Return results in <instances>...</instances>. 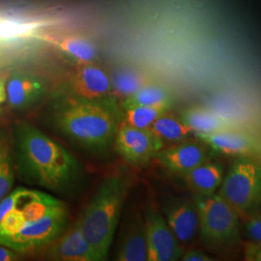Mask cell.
Listing matches in <instances>:
<instances>
[{
	"label": "cell",
	"mask_w": 261,
	"mask_h": 261,
	"mask_svg": "<svg viewBox=\"0 0 261 261\" xmlns=\"http://www.w3.org/2000/svg\"><path fill=\"white\" fill-rule=\"evenodd\" d=\"M19 258V252L0 244V261H15Z\"/></svg>",
	"instance_id": "cell-30"
},
{
	"label": "cell",
	"mask_w": 261,
	"mask_h": 261,
	"mask_svg": "<svg viewBox=\"0 0 261 261\" xmlns=\"http://www.w3.org/2000/svg\"><path fill=\"white\" fill-rule=\"evenodd\" d=\"M62 92L84 100H100L111 97V75L96 63L76 65Z\"/></svg>",
	"instance_id": "cell-9"
},
{
	"label": "cell",
	"mask_w": 261,
	"mask_h": 261,
	"mask_svg": "<svg viewBox=\"0 0 261 261\" xmlns=\"http://www.w3.org/2000/svg\"><path fill=\"white\" fill-rule=\"evenodd\" d=\"M169 106H138L120 108L122 121L133 127L147 129L166 112H170Z\"/></svg>",
	"instance_id": "cell-24"
},
{
	"label": "cell",
	"mask_w": 261,
	"mask_h": 261,
	"mask_svg": "<svg viewBox=\"0 0 261 261\" xmlns=\"http://www.w3.org/2000/svg\"><path fill=\"white\" fill-rule=\"evenodd\" d=\"M245 259L261 261V245L249 242L245 246Z\"/></svg>",
	"instance_id": "cell-29"
},
{
	"label": "cell",
	"mask_w": 261,
	"mask_h": 261,
	"mask_svg": "<svg viewBox=\"0 0 261 261\" xmlns=\"http://www.w3.org/2000/svg\"><path fill=\"white\" fill-rule=\"evenodd\" d=\"M168 226L181 244L195 240L199 232V220L195 201L185 198H171L162 206Z\"/></svg>",
	"instance_id": "cell-12"
},
{
	"label": "cell",
	"mask_w": 261,
	"mask_h": 261,
	"mask_svg": "<svg viewBox=\"0 0 261 261\" xmlns=\"http://www.w3.org/2000/svg\"><path fill=\"white\" fill-rule=\"evenodd\" d=\"M29 193V189L19 187L15 190L13 189L7 196L3 197L0 200V221L8 214L10 211L19 207Z\"/></svg>",
	"instance_id": "cell-26"
},
{
	"label": "cell",
	"mask_w": 261,
	"mask_h": 261,
	"mask_svg": "<svg viewBox=\"0 0 261 261\" xmlns=\"http://www.w3.org/2000/svg\"><path fill=\"white\" fill-rule=\"evenodd\" d=\"M147 242V261H175L181 259L184 250L156 206L150 205L144 217Z\"/></svg>",
	"instance_id": "cell-8"
},
{
	"label": "cell",
	"mask_w": 261,
	"mask_h": 261,
	"mask_svg": "<svg viewBox=\"0 0 261 261\" xmlns=\"http://www.w3.org/2000/svg\"><path fill=\"white\" fill-rule=\"evenodd\" d=\"M174 103L173 94L168 87L157 82L146 84L119 103L120 108L138 106H169Z\"/></svg>",
	"instance_id": "cell-22"
},
{
	"label": "cell",
	"mask_w": 261,
	"mask_h": 261,
	"mask_svg": "<svg viewBox=\"0 0 261 261\" xmlns=\"http://www.w3.org/2000/svg\"><path fill=\"white\" fill-rule=\"evenodd\" d=\"M224 176L222 166L209 161L182 175L187 186L196 196H210L215 194L222 185Z\"/></svg>",
	"instance_id": "cell-17"
},
{
	"label": "cell",
	"mask_w": 261,
	"mask_h": 261,
	"mask_svg": "<svg viewBox=\"0 0 261 261\" xmlns=\"http://www.w3.org/2000/svg\"><path fill=\"white\" fill-rule=\"evenodd\" d=\"M198 213L199 232L210 246H230L240 237V218L219 193L195 196Z\"/></svg>",
	"instance_id": "cell-5"
},
{
	"label": "cell",
	"mask_w": 261,
	"mask_h": 261,
	"mask_svg": "<svg viewBox=\"0 0 261 261\" xmlns=\"http://www.w3.org/2000/svg\"><path fill=\"white\" fill-rule=\"evenodd\" d=\"M113 147L127 164L143 167L157 157L165 143L149 128L141 129L121 122L114 137Z\"/></svg>",
	"instance_id": "cell-7"
},
{
	"label": "cell",
	"mask_w": 261,
	"mask_h": 261,
	"mask_svg": "<svg viewBox=\"0 0 261 261\" xmlns=\"http://www.w3.org/2000/svg\"><path fill=\"white\" fill-rule=\"evenodd\" d=\"M6 103V77L0 75V107Z\"/></svg>",
	"instance_id": "cell-31"
},
{
	"label": "cell",
	"mask_w": 261,
	"mask_h": 261,
	"mask_svg": "<svg viewBox=\"0 0 261 261\" xmlns=\"http://www.w3.org/2000/svg\"><path fill=\"white\" fill-rule=\"evenodd\" d=\"M180 118L196 134H210L235 128L232 120L203 107H192L181 112ZM194 135V136H195Z\"/></svg>",
	"instance_id": "cell-19"
},
{
	"label": "cell",
	"mask_w": 261,
	"mask_h": 261,
	"mask_svg": "<svg viewBox=\"0 0 261 261\" xmlns=\"http://www.w3.org/2000/svg\"><path fill=\"white\" fill-rule=\"evenodd\" d=\"M48 120L77 148L94 156H105L113 146L122 121L121 110L113 96L84 100L61 92L48 109Z\"/></svg>",
	"instance_id": "cell-2"
},
{
	"label": "cell",
	"mask_w": 261,
	"mask_h": 261,
	"mask_svg": "<svg viewBox=\"0 0 261 261\" xmlns=\"http://www.w3.org/2000/svg\"><path fill=\"white\" fill-rule=\"evenodd\" d=\"M156 158L168 170L184 175L193 168L208 161L205 144L197 141L183 140L168 148H163Z\"/></svg>",
	"instance_id": "cell-13"
},
{
	"label": "cell",
	"mask_w": 261,
	"mask_h": 261,
	"mask_svg": "<svg viewBox=\"0 0 261 261\" xmlns=\"http://www.w3.org/2000/svg\"><path fill=\"white\" fill-rule=\"evenodd\" d=\"M1 112H2V108L0 107V114H1Z\"/></svg>",
	"instance_id": "cell-33"
},
{
	"label": "cell",
	"mask_w": 261,
	"mask_h": 261,
	"mask_svg": "<svg viewBox=\"0 0 261 261\" xmlns=\"http://www.w3.org/2000/svg\"><path fill=\"white\" fill-rule=\"evenodd\" d=\"M17 168L12 130L0 129V200L13 190Z\"/></svg>",
	"instance_id": "cell-20"
},
{
	"label": "cell",
	"mask_w": 261,
	"mask_h": 261,
	"mask_svg": "<svg viewBox=\"0 0 261 261\" xmlns=\"http://www.w3.org/2000/svg\"><path fill=\"white\" fill-rule=\"evenodd\" d=\"M195 137L211 149L224 155L246 157L261 151L257 140L236 128L210 134H196Z\"/></svg>",
	"instance_id": "cell-14"
},
{
	"label": "cell",
	"mask_w": 261,
	"mask_h": 261,
	"mask_svg": "<svg viewBox=\"0 0 261 261\" xmlns=\"http://www.w3.org/2000/svg\"><path fill=\"white\" fill-rule=\"evenodd\" d=\"M46 94L44 81L34 74L16 71L6 77V103L14 112H29L44 100Z\"/></svg>",
	"instance_id": "cell-10"
},
{
	"label": "cell",
	"mask_w": 261,
	"mask_h": 261,
	"mask_svg": "<svg viewBox=\"0 0 261 261\" xmlns=\"http://www.w3.org/2000/svg\"><path fill=\"white\" fill-rule=\"evenodd\" d=\"M24 224L25 219L19 206L10 211L0 221V244L9 239L13 235L18 233Z\"/></svg>",
	"instance_id": "cell-25"
},
{
	"label": "cell",
	"mask_w": 261,
	"mask_h": 261,
	"mask_svg": "<svg viewBox=\"0 0 261 261\" xmlns=\"http://www.w3.org/2000/svg\"><path fill=\"white\" fill-rule=\"evenodd\" d=\"M243 228L249 241L261 245V212L257 211L242 219Z\"/></svg>",
	"instance_id": "cell-27"
},
{
	"label": "cell",
	"mask_w": 261,
	"mask_h": 261,
	"mask_svg": "<svg viewBox=\"0 0 261 261\" xmlns=\"http://www.w3.org/2000/svg\"><path fill=\"white\" fill-rule=\"evenodd\" d=\"M219 195L233 208L240 220L261 209V164L237 159L224 176Z\"/></svg>",
	"instance_id": "cell-4"
},
{
	"label": "cell",
	"mask_w": 261,
	"mask_h": 261,
	"mask_svg": "<svg viewBox=\"0 0 261 261\" xmlns=\"http://www.w3.org/2000/svg\"><path fill=\"white\" fill-rule=\"evenodd\" d=\"M111 82L112 95L119 102V100L126 99L144 85L157 81L153 75L141 69L132 66H120L112 72Z\"/></svg>",
	"instance_id": "cell-18"
},
{
	"label": "cell",
	"mask_w": 261,
	"mask_h": 261,
	"mask_svg": "<svg viewBox=\"0 0 261 261\" xmlns=\"http://www.w3.org/2000/svg\"><path fill=\"white\" fill-rule=\"evenodd\" d=\"M181 260L183 261H213L214 258L210 257L206 253L196 249H191L187 252H184Z\"/></svg>",
	"instance_id": "cell-28"
},
{
	"label": "cell",
	"mask_w": 261,
	"mask_h": 261,
	"mask_svg": "<svg viewBox=\"0 0 261 261\" xmlns=\"http://www.w3.org/2000/svg\"><path fill=\"white\" fill-rule=\"evenodd\" d=\"M149 129L165 142L170 143H178L183 140H186L195 135L194 130H192L186 123H184L180 117L166 112L161 117H159L154 122Z\"/></svg>",
	"instance_id": "cell-23"
},
{
	"label": "cell",
	"mask_w": 261,
	"mask_h": 261,
	"mask_svg": "<svg viewBox=\"0 0 261 261\" xmlns=\"http://www.w3.org/2000/svg\"><path fill=\"white\" fill-rule=\"evenodd\" d=\"M3 66H4V58H3V56H2V54L0 51V70L2 69Z\"/></svg>",
	"instance_id": "cell-32"
},
{
	"label": "cell",
	"mask_w": 261,
	"mask_h": 261,
	"mask_svg": "<svg viewBox=\"0 0 261 261\" xmlns=\"http://www.w3.org/2000/svg\"><path fill=\"white\" fill-rule=\"evenodd\" d=\"M68 224L65 203L34 221L25 222L18 233L2 243L19 253L44 249L64 232Z\"/></svg>",
	"instance_id": "cell-6"
},
{
	"label": "cell",
	"mask_w": 261,
	"mask_h": 261,
	"mask_svg": "<svg viewBox=\"0 0 261 261\" xmlns=\"http://www.w3.org/2000/svg\"><path fill=\"white\" fill-rule=\"evenodd\" d=\"M39 38L56 47L76 65L96 63L98 60L97 47L91 40L83 35L42 32Z\"/></svg>",
	"instance_id": "cell-15"
},
{
	"label": "cell",
	"mask_w": 261,
	"mask_h": 261,
	"mask_svg": "<svg viewBox=\"0 0 261 261\" xmlns=\"http://www.w3.org/2000/svg\"><path fill=\"white\" fill-rule=\"evenodd\" d=\"M130 185V178L125 172L105 178L79 218L97 261L106 260L109 255Z\"/></svg>",
	"instance_id": "cell-3"
},
{
	"label": "cell",
	"mask_w": 261,
	"mask_h": 261,
	"mask_svg": "<svg viewBox=\"0 0 261 261\" xmlns=\"http://www.w3.org/2000/svg\"><path fill=\"white\" fill-rule=\"evenodd\" d=\"M45 249V257L49 260L97 261L93 249L84 235L79 219Z\"/></svg>",
	"instance_id": "cell-11"
},
{
	"label": "cell",
	"mask_w": 261,
	"mask_h": 261,
	"mask_svg": "<svg viewBox=\"0 0 261 261\" xmlns=\"http://www.w3.org/2000/svg\"><path fill=\"white\" fill-rule=\"evenodd\" d=\"M147 242L144 219L137 216L122 232L114 259L119 261H147Z\"/></svg>",
	"instance_id": "cell-16"
},
{
	"label": "cell",
	"mask_w": 261,
	"mask_h": 261,
	"mask_svg": "<svg viewBox=\"0 0 261 261\" xmlns=\"http://www.w3.org/2000/svg\"><path fill=\"white\" fill-rule=\"evenodd\" d=\"M49 24L46 19L0 17V42L39 38L41 30Z\"/></svg>",
	"instance_id": "cell-21"
},
{
	"label": "cell",
	"mask_w": 261,
	"mask_h": 261,
	"mask_svg": "<svg viewBox=\"0 0 261 261\" xmlns=\"http://www.w3.org/2000/svg\"><path fill=\"white\" fill-rule=\"evenodd\" d=\"M17 175L58 196L79 193L85 183L83 164L64 146L28 121L12 128Z\"/></svg>",
	"instance_id": "cell-1"
}]
</instances>
